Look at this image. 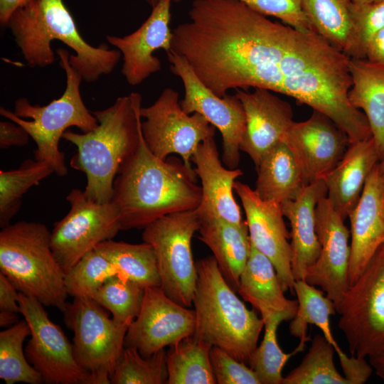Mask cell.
Wrapping results in <instances>:
<instances>
[{"mask_svg":"<svg viewBox=\"0 0 384 384\" xmlns=\"http://www.w3.org/2000/svg\"><path fill=\"white\" fill-rule=\"evenodd\" d=\"M192 54L196 75L218 96L267 89L325 114L351 143L372 137L366 115L348 98L351 58L316 32L272 21L239 0H215L197 29Z\"/></svg>","mask_w":384,"mask_h":384,"instance_id":"6da1fadb","label":"cell"},{"mask_svg":"<svg viewBox=\"0 0 384 384\" xmlns=\"http://www.w3.org/2000/svg\"><path fill=\"white\" fill-rule=\"evenodd\" d=\"M196 174L175 156L162 160L146 146H139L120 168L112 201L120 212L121 230L144 229L159 218L196 210L201 201Z\"/></svg>","mask_w":384,"mask_h":384,"instance_id":"7a4b0ae2","label":"cell"},{"mask_svg":"<svg viewBox=\"0 0 384 384\" xmlns=\"http://www.w3.org/2000/svg\"><path fill=\"white\" fill-rule=\"evenodd\" d=\"M5 27L31 68H45L54 63L53 40L72 48L75 54H70V64L86 82L111 73L122 55L107 44L95 47L87 43L63 0H30L13 12Z\"/></svg>","mask_w":384,"mask_h":384,"instance_id":"3957f363","label":"cell"},{"mask_svg":"<svg viewBox=\"0 0 384 384\" xmlns=\"http://www.w3.org/2000/svg\"><path fill=\"white\" fill-rule=\"evenodd\" d=\"M141 107L142 95L132 92L105 109L91 111L98 122L94 129L64 132L62 138L77 148L70 166L85 174L84 192L89 199L98 203L112 200L115 178L140 142Z\"/></svg>","mask_w":384,"mask_h":384,"instance_id":"277c9868","label":"cell"},{"mask_svg":"<svg viewBox=\"0 0 384 384\" xmlns=\"http://www.w3.org/2000/svg\"><path fill=\"white\" fill-rule=\"evenodd\" d=\"M193 336L247 363L265 327L262 317L247 308L228 283L213 256L196 264Z\"/></svg>","mask_w":384,"mask_h":384,"instance_id":"5b68a950","label":"cell"},{"mask_svg":"<svg viewBox=\"0 0 384 384\" xmlns=\"http://www.w3.org/2000/svg\"><path fill=\"white\" fill-rule=\"evenodd\" d=\"M0 273L18 292L43 306L65 310L68 304L65 274L53 254L50 231L46 225L21 220L2 228Z\"/></svg>","mask_w":384,"mask_h":384,"instance_id":"8992f818","label":"cell"},{"mask_svg":"<svg viewBox=\"0 0 384 384\" xmlns=\"http://www.w3.org/2000/svg\"><path fill=\"white\" fill-rule=\"evenodd\" d=\"M56 52L66 75L62 95L43 106L32 105L27 98L21 97L14 102V112L1 107L0 114L28 132L36 145L34 159L48 163L57 176H65L68 168L65 155L59 149L60 138L70 127L87 132L96 128L98 122L82 100L80 90L82 79L70 64L68 50L60 48Z\"/></svg>","mask_w":384,"mask_h":384,"instance_id":"52a82bcc","label":"cell"},{"mask_svg":"<svg viewBox=\"0 0 384 384\" xmlns=\"http://www.w3.org/2000/svg\"><path fill=\"white\" fill-rule=\"evenodd\" d=\"M201 220L196 210L164 215L143 229L142 240L154 252L160 287L174 302L191 307L198 278L191 249Z\"/></svg>","mask_w":384,"mask_h":384,"instance_id":"ba28073f","label":"cell"},{"mask_svg":"<svg viewBox=\"0 0 384 384\" xmlns=\"http://www.w3.org/2000/svg\"><path fill=\"white\" fill-rule=\"evenodd\" d=\"M63 313L65 324L74 332L75 358L90 374V384L111 383L129 325L116 323L89 297H75Z\"/></svg>","mask_w":384,"mask_h":384,"instance_id":"9c48e42d","label":"cell"},{"mask_svg":"<svg viewBox=\"0 0 384 384\" xmlns=\"http://www.w3.org/2000/svg\"><path fill=\"white\" fill-rule=\"evenodd\" d=\"M338 327L351 356L366 358L384 345V251L378 250L341 304Z\"/></svg>","mask_w":384,"mask_h":384,"instance_id":"30bf717a","label":"cell"},{"mask_svg":"<svg viewBox=\"0 0 384 384\" xmlns=\"http://www.w3.org/2000/svg\"><path fill=\"white\" fill-rule=\"evenodd\" d=\"M66 200L70 210L50 231L52 250L65 274L83 255L122 230L120 212L114 201L98 203L78 188L71 190Z\"/></svg>","mask_w":384,"mask_h":384,"instance_id":"8fae6325","label":"cell"},{"mask_svg":"<svg viewBox=\"0 0 384 384\" xmlns=\"http://www.w3.org/2000/svg\"><path fill=\"white\" fill-rule=\"evenodd\" d=\"M142 132L149 150L166 160L172 154L181 156L191 171V158L198 146L214 137L215 127L199 113L187 114L181 108L177 91L166 87L148 107H141Z\"/></svg>","mask_w":384,"mask_h":384,"instance_id":"7c38bea8","label":"cell"},{"mask_svg":"<svg viewBox=\"0 0 384 384\" xmlns=\"http://www.w3.org/2000/svg\"><path fill=\"white\" fill-rule=\"evenodd\" d=\"M166 56L170 70L183 85L181 108L189 114L199 113L219 130L223 139V162L228 169H236L246 127L245 114L240 100L235 95H215L202 82L186 59L171 49L166 52Z\"/></svg>","mask_w":384,"mask_h":384,"instance_id":"4fadbf2b","label":"cell"},{"mask_svg":"<svg viewBox=\"0 0 384 384\" xmlns=\"http://www.w3.org/2000/svg\"><path fill=\"white\" fill-rule=\"evenodd\" d=\"M20 314L31 329L24 351L27 360L47 384H90V374L77 362L62 329L49 318L37 299L18 294Z\"/></svg>","mask_w":384,"mask_h":384,"instance_id":"5bb4252c","label":"cell"},{"mask_svg":"<svg viewBox=\"0 0 384 384\" xmlns=\"http://www.w3.org/2000/svg\"><path fill=\"white\" fill-rule=\"evenodd\" d=\"M195 326L194 309L174 302L160 287H147L140 311L128 327L124 347L150 356L193 335Z\"/></svg>","mask_w":384,"mask_h":384,"instance_id":"9a60e30c","label":"cell"},{"mask_svg":"<svg viewBox=\"0 0 384 384\" xmlns=\"http://www.w3.org/2000/svg\"><path fill=\"white\" fill-rule=\"evenodd\" d=\"M282 142L291 151L306 186L323 179L351 144L347 134L334 121L314 110L306 120L294 121Z\"/></svg>","mask_w":384,"mask_h":384,"instance_id":"2e32d148","label":"cell"},{"mask_svg":"<svg viewBox=\"0 0 384 384\" xmlns=\"http://www.w3.org/2000/svg\"><path fill=\"white\" fill-rule=\"evenodd\" d=\"M315 218L321 250L316 261L307 270L304 279L319 287L334 302L336 309L350 287V231L326 196L319 201Z\"/></svg>","mask_w":384,"mask_h":384,"instance_id":"e0dca14e","label":"cell"},{"mask_svg":"<svg viewBox=\"0 0 384 384\" xmlns=\"http://www.w3.org/2000/svg\"><path fill=\"white\" fill-rule=\"evenodd\" d=\"M234 191L246 216L251 244L272 262L284 292H294L292 249L282 205L264 201L248 185L235 181Z\"/></svg>","mask_w":384,"mask_h":384,"instance_id":"ac0fdd59","label":"cell"},{"mask_svg":"<svg viewBox=\"0 0 384 384\" xmlns=\"http://www.w3.org/2000/svg\"><path fill=\"white\" fill-rule=\"evenodd\" d=\"M172 0H159L144 23L124 36H107V41L122 54V73L130 85L141 84L161 69L155 50L171 49L173 31L170 28Z\"/></svg>","mask_w":384,"mask_h":384,"instance_id":"d6986e66","label":"cell"},{"mask_svg":"<svg viewBox=\"0 0 384 384\" xmlns=\"http://www.w3.org/2000/svg\"><path fill=\"white\" fill-rule=\"evenodd\" d=\"M275 92L264 88L252 92L237 89L246 118L240 151L246 153L257 167L264 156L283 137L294 122L291 105Z\"/></svg>","mask_w":384,"mask_h":384,"instance_id":"ffe728a7","label":"cell"},{"mask_svg":"<svg viewBox=\"0 0 384 384\" xmlns=\"http://www.w3.org/2000/svg\"><path fill=\"white\" fill-rule=\"evenodd\" d=\"M348 218L351 235L348 282L351 285L384 245V175L378 164Z\"/></svg>","mask_w":384,"mask_h":384,"instance_id":"44dd1931","label":"cell"},{"mask_svg":"<svg viewBox=\"0 0 384 384\" xmlns=\"http://www.w3.org/2000/svg\"><path fill=\"white\" fill-rule=\"evenodd\" d=\"M191 162L201 182L202 197L196 209L199 218L216 216L235 224L244 220L233 196L235 180L243 174L240 169L225 167L219 158L214 137L201 142Z\"/></svg>","mask_w":384,"mask_h":384,"instance_id":"7402d4cb","label":"cell"},{"mask_svg":"<svg viewBox=\"0 0 384 384\" xmlns=\"http://www.w3.org/2000/svg\"><path fill=\"white\" fill-rule=\"evenodd\" d=\"M380 161L373 137L352 142L338 164L323 178L326 197L344 220L357 205L367 178Z\"/></svg>","mask_w":384,"mask_h":384,"instance_id":"603a6c76","label":"cell"},{"mask_svg":"<svg viewBox=\"0 0 384 384\" xmlns=\"http://www.w3.org/2000/svg\"><path fill=\"white\" fill-rule=\"evenodd\" d=\"M323 179L306 186L294 200L282 203L290 223L292 270L295 280L304 279L307 270L319 257L321 245L316 232V207L326 196Z\"/></svg>","mask_w":384,"mask_h":384,"instance_id":"cb8c5ba5","label":"cell"},{"mask_svg":"<svg viewBox=\"0 0 384 384\" xmlns=\"http://www.w3.org/2000/svg\"><path fill=\"white\" fill-rule=\"evenodd\" d=\"M237 292L260 312L263 320L282 316L285 321H291L297 313V300L285 297L272 262L252 244Z\"/></svg>","mask_w":384,"mask_h":384,"instance_id":"d4e9b609","label":"cell"},{"mask_svg":"<svg viewBox=\"0 0 384 384\" xmlns=\"http://www.w3.org/2000/svg\"><path fill=\"white\" fill-rule=\"evenodd\" d=\"M200 220L198 239L211 250L226 281L237 291L251 248L246 220L240 225L216 216Z\"/></svg>","mask_w":384,"mask_h":384,"instance_id":"484cf974","label":"cell"},{"mask_svg":"<svg viewBox=\"0 0 384 384\" xmlns=\"http://www.w3.org/2000/svg\"><path fill=\"white\" fill-rule=\"evenodd\" d=\"M348 66L352 81L348 92L349 102L366 115L381 161L384 158V65L366 58H351Z\"/></svg>","mask_w":384,"mask_h":384,"instance_id":"4316f807","label":"cell"},{"mask_svg":"<svg viewBox=\"0 0 384 384\" xmlns=\"http://www.w3.org/2000/svg\"><path fill=\"white\" fill-rule=\"evenodd\" d=\"M314 31L351 58H366L351 14V0H300Z\"/></svg>","mask_w":384,"mask_h":384,"instance_id":"83f0119b","label":"cell"},{"mask_svg":"<svg viewBox=\"0 0 384 384\" xmlns=\"http://www.w3.org/2000/svg\"><path fill=\"white\" fill-rule=\"evenodd\" d=\"M256 168L254 190L264 201L282 204L296 199L306 187L295 159L284 142L271 149Z\"/></svg>","mask_w":384,"mask_h":384,"instance_id":"f1b7e54d","label":"cell"},{"mask_svg":"<svg viewBox=\"0 0 384 384\" xmlns=\"http://www.w3.org/2000/svg\"><path fill=\"white\" fill-rule=\"evenodd\" d=\"M294 292L297 297L298 308L289 326L290 334L299 339V344L305 346L309 340L306 334L308 326L315 325L334 347L336 353L341 351L342 349L334 338L331 329V316L336 313L334 302L324 294V291L305 279L295 280Z\"/></svg>","mask_w":384,"mask_h":384,"instance_id":"f546056e","label":"cell"},{"mask_svg":"<svg viewBox=\"0 0 384 384\" xmlns=\"http://www.w3.org/2000/svg\"><path fill=\"white\" fill-rule=\"evenodd\" d=\"M212 346L193 335L170 346L166 352V384H217L210 356Z\"/></svg>","mask_w":384,"mask_h":384,"instance_id":"4dcf8cb0","label":"cell"},{"mask_svg":"<svg viewBox=\"0 0 384 384\" xmlns=\"http://www.w3.org/2000/svg\"><path fill=\"white\" fill-rule=\"evenodd\" d=\"M95 249L115 266L118 274L143 289L161 286L155 254L149 244H131L112 239L100 243Z\"/></svg>","mask_w":384,"mask_h":384,"instance_id":"1f68e13d","label":"cell"},{"mask_svg":"<svg viewBox=\"0 0 384 384\" xmlns=\"http://www.w3.org/2000/svg\"><path fill=\"white\" fill-rule=\"evenodd\" d=\"M55 173L46 161L27 159L16 169L0 171V226L4 228L19 210L24 194Z\"/></svg>","mask_w":384,"mask_h":384,"instance_id":"d6a6232c","label":"cell"},{"mask_svg":"<svg viewBox=\"0 0 384 384\" xmlns=\"http://www.w3.org/2000/svg\"><path fill=\"white\" fill-rule=\"evenodd\" d=\"M30 335L31 329L25 319L0 332V378L7 384L43 383L41 374L27 360L23 348Z\"/></svg>","mask_w":384,"mask_h":384,"instance_id":"836d02e7","label":"cell"},{"mask_svg":"<svg viewBox=\"0 0 384 384\" xmlns=\"http://www.w3.org/2000/svg\"><path fill=\"white\" fill-rule=\"evenodd\" d=\"M334 347L321 334L314 336L300 364L283 378L282 384H349L337 370Z\"/></svg>","mask_w":384,"mask_h":384,"instance_id":"e575fe53","label":"cell"},{"mask_svg":"<svg viewBox=\"0 0 384 384\" xmlns=\"http://www.w3.org/2000/svg\"><path fill=\"white\" fill-rule=\"evenodd\" d=\"M285 321L282 316H272L264 320L265 334L259 346L254 350L247 362L256 373L260 384H282V369L289 359L302 351L305 346L298 344L289 353H284L278 344L277 328Z\"/></svg>","mask_w":384,"mask_h":384,"instance_id":"d590c367","label":"cell"},{"mask_svg":"<svg viewBox=\"0 0 384 384\" xmlns=\"http://www.w3.org/2000/svg\"><path fill=\"white\" fill-rule=\"evenodd\" d=\"M164 348L144 357L132 347H124L111 375L112 384H165L168 371Z\"/></svg>","mask_w":384,"mask_h":384,"instance_id":"8d00e7d4","label":"cell"},{"mask_svg":"<svg viewBox=\"0 0 384 384\" xmlns=\"http://www.w3.org/2000/svg\"><path fill=\"white\" fill-rule=\"evenodd\" d=\"M144 293V289L116 274L107 279L92 299L110 311L116 323L129 326L140 311Z\"/></svg>","mask_w":384,"mask_h":384,"instance_id":"74e56055","label":"cell"},{"mask_svg":"<svg viewBox=\"0 0 384 384\" xmlns=\"http://www.w3.org/2000/svg\"><path fill=\"white\" fill-rule=\"evenodd\" d=\"M118 274L115 266L94 249L83 255L65 274L68 295L92 298L110 278Z\"/></svg>","mask_w":384,"mask_h":384,"instance_id":"f35d334b","label":"cell"},{"mask_svg":"<svg viewBox=\"0 0 384 384\" xmlns=\"http://www.w3.org/2000/svg\"><path fill=\"white\" fill-rule=\"evenodd\" d=\"M252 10L274 16L304 32H316L307 18L300 0H239Z\"/></svg>","mask_w":384,"mask_h":384,"instance_id":"ab89813d","label":"cell"},{"mask_svg":"<svg viewBox=\"0 0 384 384\" xmlns=\"http://www.w3.org/2000/svg\"><path fill=\"white\" fill-rule=\"evenodd\" d=\"M210 361L217 384H260L254 370L218 346L210 349Z\"/></svg>","mask_w":384,"mask_h":384,"instance_id":"60d3db41","label":"cell"},{"mask_svg":"<svg viewBox=\"0 0 384 384\" xmlns=\"http://www.w3.org/2000/svg\"><path fill=\"white\" fill-rule=\"evenodd\" d=\"M350 14L361 46L366 53V46L370 39L378 31L384 27V1L372 4H358L351 1Z\"/></svg>","mask_w":384,"mask_h":384,"instance_id":"b9f144b4","label":"cell"},{"mask_svg":"<svg viewBox=\"0 0 384 384\" xmlns=\"http://www.w3.org/2000/svg\"><path fill=\"white\" fill-rule=\"evenodd\" d=\"M337 355L349 384H363L370 377L373 369L365 358L354 356L348 357L343 351Z\"/></svg>","mask_w":384,"mask_h":384,"instance_id":"7bdbcfd3","label":"cell"},{"mask_svg":"<svg viewBox=\"0 0 384 384\" xmlns=\"http://www.w3.org/2000/svg\"><path fill=\"white\" fill-rule=\"evenodd\" d=\"M30 136L20 125L11 120L0 122V148L23 146L28 143Z\"/></svg>","mask_w":384,"mask_h":384,"instance_id":"ee69618b","label":"cell"},{"mask_svg":"<svg viewBox=\"0 0 384 384\" xmlns=\"http://www.w3.org/2000/svg\"><path fill=\"white\" fill-rule=\"evenodd\" d=\"M18 294L14 285L0 273V311L19 314Z\"/></svg>","mask_w":384,"mask_h":384,"instance_id":"f6af8a7d","label":"cell"},{"mask_svg":"<svg viewBox=\"0 0 384 384\" xmlns=\"http://www.w3.org/2000/svg\"><path fill=\"white\" fill-rule=\"evenodd\" d=\"M366 58L384 65V27L378 31L366 46Z\"/></svg>","mask_w":384,"mask_h":384,"instance_id":"bcb514c9","label":"cell"},{"mask_svg":"<svg viewBox=\"0 0 384 384\" xmlns=\"http://www.w3.org/2000/svg\"><path fill=\"white\" fill-rule=\"evenodd\" d=\"M28 1L30 0H0V23L1 26L5 27L13 12Z\"/></svg>","mask_w":384,"mask_h":384,"instance_id":"7dc6e473","label":"cell"},{"mask_svg":"<svg viewBox=\"0 0 384 384\" xmlns=\"http://www.w3.org/2000/svg\"><path fill=\"white\" fill-rule=\"evenodd\" d=\"M368 358L376 375L384 380V345Z\"/></svg>","mask_w":384,"mask_h":384,"instance_id":"c3c4849f","label":"cell"},{"mask_svg":"<svg viewBox=\"0 0 384 384\" xmlns=\"http://www.w3.org/2000/svg\"><path fill=\"white\" fill-rule=\"evenodd\" d=\"M18 321V314L0 311V326L1 327H10Z\"/></svg>","mask_w":384,"mask_h":384,"instance_id":"681fc988","label":"cell"},{"mask_svg":"<svg viewBox=\"0 0 384 384\" xmlns=\"http://www.w3.org/2000/svg\"><path fill=\"white\" fill-rule=\"evenodd\" d=\"M353 3L358 4H372V3H379L384 1V0H351Z\"/></svg>","mask_w":384,"mask_h":384,"instance_id":"f907efd6","label":"cell"},{"mask_svg":"<svg viewBox=\"0 0 384 384\" xmlns=\"http://www.w3.org/2000/svg\"><path fill=\"white\" fill-rule=\"evenodd\" d=\"M146 1V3L151 6V7H153L154 6L159 0H145ZM181 1L183 0H172L173 2H175V3H179L181 2Z\"/></svg>","mask_w":384,"mask_h":384,"instance_id":"816d5d0a","label":"cell"},{"mask_svg":"<svg viewBox=\"0 0 384 384\" xmlns=\"http://www.w3.org/2000/svg\"><path fill=\"white\" fill-rule=\"evenodd\" d=\"M378 166L384 175V158L378 163Z\"/></svg>","mask_w":384,"mask_h":384,"instance_id":"f5cc1de1","label":"cell"},{"mask_svg":"<svg viewBox=\"0 0 384 384\" xmlns=\"http://www.w3.org/2000/svg\"><path fill=\"white\" fill-rule=\"evenodd\" d=\"M382 248H383V251H384V245L382 246Z\"/></svg>","mask_w":384,"mask_h":384,"instance_id":"db71d44e","label":"cell"}]
</instances>
